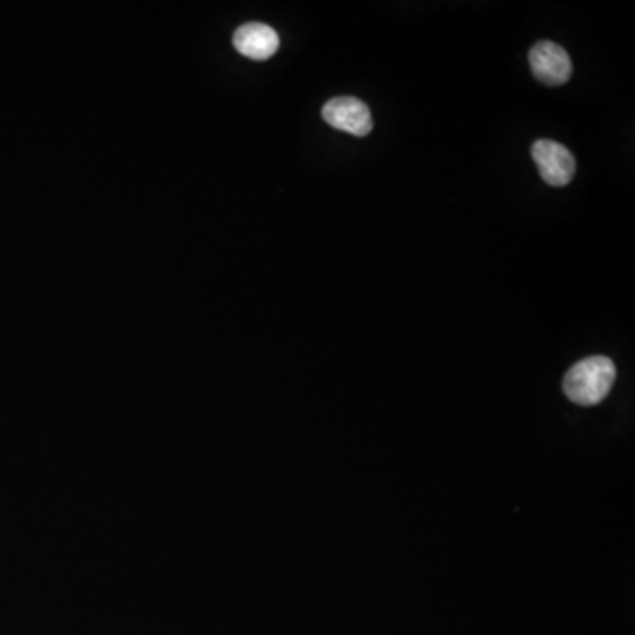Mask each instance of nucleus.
<instances>
[{
  "mask_svg": "<svg viewBox=\"0 0 635 635\" xmlns=\"http://www.w3.org/2000/svg\"><path fill=\"white\" fill-rule=\"evenodd\" d=\"M532 155L544 183L552 187H563L572 183L575 175V159L565 146L543 138L533 144Z\"/></svg>",
  "mask_w": 635,
  "mask_h": 635,
  "instance_id": "3",
  "label": "nucleus"
},
{
  "mask_svg": "<svg viewBox=\"0 0 635 635\" xmlns=\"http://www.w3.org/2000/svg\"><path fill=\"white\" fill-rule=\"evenodd\" d=\"M234 47L251 61H266L279 48V36L274 28L260 22L242 25L234 34Z\"/></svg>",
  "mask_w": 635,
  "mask_h": 635,
  "instance_id": "5",
  "label": "nucleus"
},
{
  "mask_svg": "<svg viewBox=\"0 0 635 635\" xmlns=\"http://www.w3.org/2000/svg\"><path fill=\"white\" fill-rule=\"evenodd\" d=\"M323 121L337 132L351 136H368L373 132V115L364 101L350 96L334 98L322 110Z\"/></svg>",
  "mask_w": 635,
  "mask_h": 635,
  "instance_id": "2",
  "label": "nucleus"
},
{
  "mask_svg": "<svg viewBox=\"0 0 635 635\" xmlns=\"http://www.w3.org/2000/svg\"><path fill=\"white\" fill-rule=\"evenodd\" d=\"M530 67L538 82L549 87H558L572 76V61L569 53L552 41H540L530 50Z\"/></svg>",
  "mask_w": 635,
  "mask_h": 635,
  "instance_id": "4",
  "label": "nucleus"
},
{
  "mask_svg": "<svg viewBox=\"0 0 635 635\" xmlns=\"http://www.w3.org/2000/svg\"><path fill=\"white\" fill-rule=\"evenodd\" d=\"M617 365L609 357H588L566 371L563 393L580 407H595L611 393Z\"/></svg>",
  "mask_w": 635,
  "mask_h": 635,
  "instance_id": "1",
  "label": "nucleus"
}]
</instances>
